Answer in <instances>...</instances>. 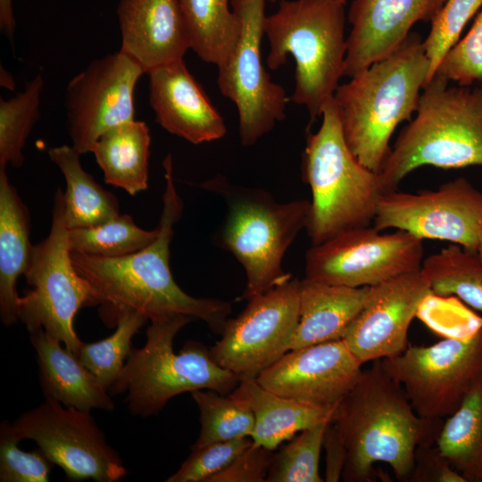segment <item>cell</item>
Masks as SVG:
<instances>
[{
  "label": "cell",
  "mask_w": 482,
  "mask_h": 482,
  "mask_svg": "<svg viewBox=\"0 0 482 482\" xmlns=\"http://www.w3.org/2000/svg\"><path fill=\"white\" fill-rule=\"evenodd\" d=\"M165 189L158 236L145 248L119 258H103L71 252L77 271L89 284L95 306L108 327H115L126 312H137L150 321L178 315L198 319L221 335L231 312L229 303L216 298H197L176 283L170 268V245L173 227L180 220L183 202L173 179L172 158L162 162Z\"/></svg>",
  "instance_id": "obj_1"
},
{
  "label": "cell",
  "mask_w": 482,
  "mask_h": 482,
  "mask_svg": "<svg viewBox=\"0 0 482 482\" xmlns=\"http://www.w3.org/2000/svg\"><path fill=\"white\" fill-rule=\"evenodd\" d=\"M331 423L346 449L341 479L372 482L379 478L377 462L409 481L417 447L436 444L444 421L418 415L403 386L377 360L338 403Z\"/></svg>",
  "instance_id": "obj_2"
},
{
  "label": "cell",
  "mask_w": 482,
  "mask_h": 482,
  "mask_svg": "<svg viewBox=\"0 0 482 482\" xmlns=\"http://www.w3.org/2000/svg\"><path fill=\"white\" fill-rule=\"evenodd\" d=\"M428 74L423 40L411 32L394 51L337 88L333 100L345 141L368 169L380 172L391 136L399 123L411 120Z\"/></svg>",
  "instance_id": "obj_3"
},
{
  "label": "cell",
  "mask_w": 482,
  "mask_h": 482,
  "mask_svg": "<svg viewBox=\"0 0 482 482\" xmlns=\"http://www.w3.org/2000/svg\"><path fill=\"white\" fill-rule=\"evenodd\" d=\"M449 82L435 73L423 87L416 117L401 130L379 172L386 193L424 165L482 166V82Z\"/></svg>",
  "instance_id": "obj_4"
},
{
  "label": "cell",
  "mask_w": 482,
  "mask_h": 482,
  "mask_svg": "<svg viewBox=\"0 0 482 482\" xmlns=\"http://www.w3.org/2000/svg\"><path fill=\"white\" fill-rule=\"evenodd\" d=\"M346 0H279L264 20L270 51L267 65L278 70L287 55L295 62V85L290 98L306 107L311 122L321 116L344 76Z\"/></svg>",
  "instance_id": "obj_5"
},
{
  "label": "cell",
  "mask_w": 482,
  "mask_h": 482,
  "mask_svg": "<svg viewBox=\"0 0 482 482\" xmlns=\"http://www.w3.org/2000/svg\"><path fill=\"white\" fill-rule=\"evenodd\" d=\"M198 187L220 196L226 205L218 241L244 268L243 298L248 300L289 280L292 277L284 270L283 259L306 228L310 200L280 203L266 190L233 184L221 175Z\"/></svg>",
  "instance_id": "obj_6"
},
{
  "label": "cell",
  "mask_w": 482,
  "mask_h": 482,
  "mask_svg": "<svg viewBox=\"0 0 482 482\" xmlns=\"http://www.w3.org/2000/svg\"><path fill=\"white\" fill-rule=\"evenodd\" d=\"M321 118L320 129L307 133L302 163L303 181L312 192L305 228L312 245L370 226L386 193L380 174L349 150L333 99L323 107Z\"/></svg>",
  "instance_id": "obj_7"
},
{
  "label": "cell",
  "mask_w": 482,
  "mask_h": 482,
  "mask_svg": "<svg viewBox=\"0 0 482 482\" xmlns=\"http://www.w3.org/2000/svg\"><path fill=\"white\" fill-rule=\"evenodd\" d=\"M192 320L178 315L151 321L145 345L132 347L109 389L113 395L127 394L125 402L132 415H155L172 397L183 393L209 389L229 395L238 385L240 377L220 366L203 344L188 341L174 353L176 335Z\"/></svg>",
  "instance_id": "obj_8"
},
{
  "label": "cell",
  "mask_w": 482,
  "mask_h": 482,
  "mask_svg": "<svg viewBox=\"0 0 482 482\" xmlns=\"http://www.w3.org/2000/svg\"><path fill=\"white\" fill-rule=\"evenodd\" d=\"M64 209V193L58 189L50 232L31 249L23 274L30 289L18 298L17 317L29 332L43 328L78 356L84 343L75 331L74 318L81 307L95 306V298L72 262Z\"/></svg>",
  "instance_id": "obj_9"
},
{
  "label": "cell",
  "mask_w": 482,
  "mask_h": 482,
  "mask_svg": "<svg viewBox=\"0 0 482 482\" xmlns=\"http://www.w3.org/2000/svg\"><path fill=\"white\" fill-rule=\"evenodd\" d=\"M381 363L403 386L418 415L442 420L459 408L482 374V326L463 337L408 346Z\"/></svg>",
  "instance_id": "obj_10"
},
{
  "label": "cell",
  "mask_w": 482,
  "mask_h": 482,
  "mask_svg": "<svg viewBox=\"0 0 482 482\" xmlns=\"http://www.w3.org/2000/svg\"><path fill=\"white\" fill-rule=\"evenodd\" d=\"M266 1L231 0L241 21V33L231 54L218 67V87L237 106L244 146L253 145L284 120L290 101L285 89L271 81L262 61Z\"/></svg>",
  "instance_id": "obj_11"
},
{
  "label": "cell",
  "mask_w": 482,
  "mask_h": 482,
  "mask_svg": "<svg viewBox=\"0 0 482 482\" xmlns=\"http://www.w3.org/2000/svg\"><path fill=\"white\" fill-rule=\"evenodd\" d=\"M373 226L345 230L304 256L308 279L348 287H372L392 278L420 270L423 240L397 229L382 234Z\"/></svg>",
  "instance_id": "obj_12"
},
{
  "label": "cell",
  "mask_w": 482,
  "mask_h": 482,
  "mask_svg": "<svg viewBox=\"0 0 482 482\" xmlns=\"http://www.w3.org/2000/svg\"><path fill=\"white\" fill-rule=\"evenodd\" d=\"M12 425L21 439L35 441L69 480L116 482L128 473L90 411L46 399Z\"/></svg>",
  "instance_id": "obj_13"
},
{
  "label": "cell",
  "mask_w": 482,
  "mask_h": 482,
  "mask_svg": "<svg viewBox=\"0 0 482 482\" xmlns=\"http://www.w3.org/2000/svg\"><path fill=\"white\" fill-rule=\"evenodd\" d=\"M300 281L291 278L248 299L241 313L227 320L210 349L212 359L240 378H256L287 353L299 320Z\"/></svg>",
  "instance_id": "obj_14"
},
{
  "label": "cell",
  "mask_w": 482,
  "mask_h": 482,
  "mask_svg": "<svg viewBox=\"0 0 482 482\" xmlns=\"http://www.w3.org/2000/svg\"><path fill=\"white\" fill-rule=\"evenodd\" d=\"M373 227L396 229L420 238L437 239L477 251L482 231V191L460 177L436 190L385 193Z\"/></svg>",
  "instance_id": "obj_15"
},
{
  "label": "cell",
  "mask_w": 482,
  "mask_h": 482,
  "mask_svg": "<svg viewBox=\"0 0 482 482\" xmlns=\"http://www.w3.org/2000/svg\"><path fill=\"white\" fill-rule=\"evenodd\" d=\"M145 73L119 50L93 60L74 76L65 89L67 130L81 154L91 152L108 129L134 120V92Z\"/></svg>",
  "instance_id": "obj_16"
},
{
  "label": "cell",
  "mask_w": 482,
  "mask_h": 482,
  "mask_svg": "<svg viewBox=\"0 0 482 482\" xmlns=\"http://www.w3.org/2000/svg\"><path fill=\"white\" fill-rule=\"evenodd\" d=\"M431 295L421 270L370 287L362 309L342 339L362 365L395 357L408 347L410 325Z\"/></svg>",
  "instance_id": "obj_17"
},
{
  "label": "cell",
  "mask_w": 482,
  "mask_h": 482,
  "mask_svg": "<svg viewBox=\"0 0 482 482\" xmlns=\"http://www.w3.org/2000/svg\"><path fill=\"white\" fill-rule=\"evenodd\" d=\"M362 364L343 339L291 349L255 378L296 402L335 408L359 379Z\"/></svg>",
  "instance_id": "obj_18"
},
{
  "label": "cell",
  "mask_w": 482,
  "mask_h": 482,
  "mask_svg": "<svg viewBox=\"0 0 482 482\" xmlns=\"http://www.w3.org/2000/svg\"><path fill=\"white\" fill-rule=\"evenodd\" d=\"M446 0H353L344 76L353 77L398 47L418 21H431Z\"/></svg>",
  "instance_id": "obj_19"
},
{
  "label": "cell",
  "mask_w": 482,
  "mask_h": 482,
  "mask_svg": "<svg viewBox=\"0 0 482 482\" xmlns=\"http://www.w3.org/2000/svg\"><path fill=\"white\" fill-rule=\"evenodd\" d=\"M149 101L155 121L194 145L220 139L227 133L222 116L179 59L147 72Z\"/></svg>",
  "instance_id": "obj_20"
},
{
  "label": "cell",
  "mask_w": 482,
  "mask_h": 482,
  "mask_svg": "<svg viewBox=\"0 0 482 482\" xmlns=\"http://www.w3.org/2000/svg\"><path fill=\"white\" fill-rule=\"evenodd\" d=\"M120 51L147 73L183 59L190 48L178 0H120Z\"/></svg>",
  "instance_id": "obj_21"
},
{
  "label": "cell",
  "mask_w": 482,
  "mask_h": 482,
  "mask_svg": "<svg viewBox=\"0 0 482 482\" xmlns=\"http://www.w3.org/2000/svg\"><path fill=\"white\" fill-rule=\"evenodd\" d=\"M29 333L37 353L39 384L45 399L87 411L114 410L109 390L77 355L43 328Z\"/></svg>",
  "instance_id": "obj_22"
},
{
  "label": "cell",
  "mask_w": 482,
  "mask_h": 482,
  "mask_svg": "<svg viewBox=\"0 0 482 482\" xmlns=\"http://www.w3.org/2000/svg\"><path fill=\"white\" fill-rule=\"evenodd\" d=\"M369 288L301 279L299 320L291 349L342 339L362 309Z\"/></svg>",
  "instance_id": "obj_23"
},
{
  "label": "cell",
  "mask_w": 482,
  "mask_h": 482,
  "mask_svg": "<svg viewBox=\"0 0 482 482\" xmlns=\"http://www.w3.org/2000/svg\"><path fill=\"white\" fill-rule=\"evenodd\" d=\"M229 395L252 411L254 418L252 440L272 451L296 433L331 420L337 408H320L296 402L264 388L255 378L247 377H241Z\"/></svg>",
  "instance_id": "obj_24"
},
{
  "label": "cell",
  "mask_w": 482,
  "mask_h": 482,
  "mask_svg": "<svg viewBox=\"0 0 482 482\" xmlns=\"http://www.w3.org/2000/svg\"><path fill=\"white\" fill-rule=\"evenodd\" d=\"M0 168V318L6 325L18 321L16 282L30 258V217L26 204Z\"/></svg>",
  "instance_id": "obj_25"
},
{
  "label": "cell",
  "mask_w": 482,
  "mask_h": 482,
  "mask_svg": "<svg viewBox=\"0 0 482 482\" xmlns=\"http://www.w3.org/2000/svg\"><path fill=\"white\" fill-rule=\"evenodd\" d=\"M150 130L141 120H130L105 131L91 153L104 181L134 195L148 187Z\"/></svg>",
  "instance_id": "obj_26"
},
{
  "label": "cell",
  "mask_w": 482,
  "mask_h": 482,
  "mask_svg": "<svg viewBox=\"0 0 482 482\" xmlns=\"http://www.w3.org/2000/svg\"><path fill=\"white\" fill-rule=\"evenodd\" d=\"M48 155L66 181L64 217L69 229L96 226L120 215L117 197L84 170L76 148L54 146Z\"/></svg>",
  "instance_id": "obj_27"
},
{
  "label": "cell",
  "mask_w": 482,
  "mask_h": 482,
  "mask_svg": "<svg viewBox=\"0 0 482 482\" xmlns=\"http://www.w3.org/2000/svg\"><path fill=\"white\" fill-rule=\"evenodd\" d=\"M192 49L204 62L221 65L235 48L241 21L229 0H178Z\"/></svg>",
  "instance_id": "obj_28"
},
{
  "label": "cell",
  "mask_w": 482,
  "mask_h": 482,
  "mask_svg": "<svg viewBox=\"0 0 482 482\" xmlns=\"http://www.w3.org/2000/svg\"><path fill=\"white\" fill-rule=\"evenodd\" d=\"M436 445L467 482H482V374L443 423Z\"/></svg>",
  "instance_id": "obj_29"
},
{
  "label": "cell",
  "mask_w": 482,
  "mask_h": 482,
  "mask_svg": "<svg viewBox=\"0 0 482 482\" xmlns=\"http://www.w3.org/2000/svg\"><path fill=\"white\" fill-rule=\"evenodd\" d=\"M420 270L433 295H455L482 312V258L477 251L451 244L424 259Z\"/></svg>",
  "instance_id": "obj_30"
},
{
  "label": "cell",
  "mask_w": 482,
  "mask_h": 482,
  "mask_svg": "<svg viewBox=\"0 0 482 482\" xmlns=\"http://www.w3.org/2000/svg\"><path fill=\"white\" fill-rule=\"evenodd\" d=\"M158 228H139L131 216L118 215L102 224L68 230L71 252L103 257L119 258L138 252L152 244Z\"/></svg>",
  "instance_id": "obj_31"
},
{
  "label": "cell",
  "mask_w": 482,
  "mask_h": 482,
  "mask_svg": "<svg viewBox=\"0 0 482 482\" xmlns=\"http://www.w3.org/2000/svg\"><path fill=\"white\" fill-rule=\"evenodd\" d=\"M43 87V77L38 74L15 96L0 98V168L23 165V149L39 118Z\"/></svg>",
  "instance_id": "obj_32"
},
{
  "label": "cell",
  "mask_w": 482,
  "mask_h": 482,
  "mask_svg": "<svg viewBox=\"0 0 482 482\" xmlns=\"http://www.w3.org/2000/svg\"><path fill=\"white\" fill-rule=\"evenodd\" d=\"M191 396L198 407L201 424L198 438L191 448L251 437L254 418L245 404L229 395L209 389L194 391Z\"/></svg>",
  "instance_id": "obj_33"
},
{
  "label": "cell",
  "mask_w": 482,
  "mask_h": 482,
  "mask_svg": "<svg viewBox=\"0 0 482 482\" xmlns=\"http://www.w3.org/2000/svg\"><path fill=\"white\" fill-rule=\"evenodd\" d=\"M147 320L137 312H126L119 318L112 335L100 341L82 345L79 359L108 390L125 365L132 349L133 337Z\"/></svg>",
  "instance_id": "obj_34"
},
{
  "label": "cell",
  "mask_w": 482,
  "mask_h": 482,
  "mask_svg": "<svg viewBox=\"0 0 482 482\" xmlns=\"http://www.w3.org/2000/svg\"><path fill=\"white\" fill-rule=\"evenodd\" d=\"M330 421L302 430L275 453L266 482H322L320 457L325 430Z\"/></svg>",
  "instance_id": "obj_35"
},
{
  "label": "cell",
  "mask_w": 482,
  "mask_h": 482,
  "mask_svg": "<svg viewBox=\"0 0 482 482\" xmlns=\"http://www.w3.org/2000/svg\"><path fill=\"white\" fill-rule=\"evenodd\" d=\"M481 6L482 0H446L433 18L429 34L423 40L429 62L427 83L435 75L445 54L459 41L465 25Z\"/></svg>",
  "instance_id": "obj_36"
},
{
  "label": "cell",
  "mask_w": 482,
  "mask_h": 482,
  "mask_svg": "<svg viewBox=\"0 0 482 482\" xmlns=\"http://www.w3.org/2000/svg\"><path fill=\"white\" fill-rule=\"evenodd\" d=\"M21 437L8 420L0 425V482H47L53 462L39 449L24 452Z\"/></svg>",
  "instance_id": "obj_37"
},
{
  "label": "cell",
  "mask_w": 482,
  "mask_h": 482,
  "mask_svg": "<svg viewBox=\"0 0 482 482\" xmlns=\"http://www.w3.org/2000/svg\"><path fill=\"white\" fill-rule=\"evenodd\" d=\"M251 437L209 444L191 448V453L166 482H209L227 468L251 443Z\"/></svg>",
  "instance_id": "obj_38"
},
{
  "label": "cell",
  "mask_w": 482,
  "mask_h": 482,
  "mask_svg": "<svg viewBox=\"0 0 482 482\" xmlns=\"http://www.w3.org/2000/svg\"><path fill=\"white\" fill-rule=\"evenodd\" d=\"M436 73L460 86L482 82V10L463 39L445 54Z\"/></svg>",
  "instance_id": "obj_39"
},
{
  "label": "cell",
  "mask_w": 482,
  "mask_h": 482,
  "mask_svg": "<svg viewBox=\"0 0 482 482\" xmlns=\"http://www.w3.org/2000/svg\"><path fill=\"white\" fill-rule=\"evenodd\" d=\"M274 453L253 441L209 482H265Z\"/></svg>",
  "instance_id": "obj_40"
},
{
  "label": "cell",
  "mask_w": 482,
  "mask_h": 482,
  "mask_svg": "<svg viewBox=\"0 0 482 482\" xmlns=\"http://www.w3.org/2000/svg\"><path fill=\"white\" fill-rule=\"evenodd\" d=\"M410 482H467L437 445H423L414 453Z\"/></svg>",
  "instance_id": "obj_41"
},
{
  "label": "cell",
  "mask_w": 482,
  "mask_h": 482,
  "mask_svg": "<svg viewBox=\"0 0 482 482\" xmlns=\"http://www.w3.org/2000/svg\"><path fill=\"white\" fill-rule=\"evenodd\" d=\"M323 447L326 451L325 480L337 482L342 478L346 460V449L331 421L325 430Z\"/></svg>",
  "instance_id": "obj_42"
},
{
  "label": "cell",
  "mask_w": 482,
  "mask_h": 482,
  "mask_svg": "<svg viewBox=\"0 0 482 482\" xmlns=\"http://www.w3.org/2000/svg\"><path fill=\"white\" fill-rule=\"evenodd\" d=\"M16 22L13 15L12 0H0V29L11 40L13 38Z\"/></svg>",
  "instance_id": "obj_43"
},
{
  "label": "cell",
  "mask_w": 482,
  "mask_h": 482,
  "mask_svg": "<svg viewBox=\"0 0 482 482\" xmlns=\"http://www.w3.org/2000/svg\"><path fill=\"white\" fill-rule=\"evenodd\" d=\"M1 85L9 89H13L14 82L10 73L1 69Z\"/></svg>",
  "instance_id": "obj_44"
},
{
  "label": "cell",
  "mask_w": 482,
  "mask_h": 482,
  "mask_svg": "<svg viewBox=\"0 0 482 482\" xmlns=\"http://www.w3.org/2000/svg\"><path fill=\"white\" fill-rule=\"evenodd\" d=\"M477 252L482 258V231H481L480 236H479L478 244V247H477Z\"/></svg>",
  "instance_id": "obj_45"
},
{
  "label": "cell",
  "mask_w": 482,
  "mask_h": 482,
  "mask_svg": "<svg viewBox=\"0 0 482 482\" xmlns=\"http://www.w3.org/2000/svg\"><path fill=\"white\" fill-rule=\"evenodd\" d=\"M267 1H270V2H272V3H273V2H275V1H277V0H267Z\"/></svg>",
  "instance_id": "obj_46"
}]
</instances>
